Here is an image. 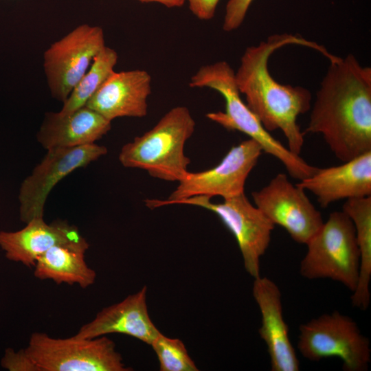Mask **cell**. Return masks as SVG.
<instances>
[{"label":"cell","mask_w":371,"mask_h":371,"mask_svg":"<svg viewBox=\"0 0 371 371\" xmlns=\"http://www.w3.org/2000/svg\"><path fill=\"white\" fill-rule=\"evenodd\" d=\"M251 195L255 205L297 243L306 245L324 223L305 190L293 184L284 173H278Z\"/></svg>","instance_id":"12"},{"label":"cell","mask_w":371,"mask_h":371,"mask_svg":"<svg viewBox=\"0 0 371 371\" xmlns=\"http://www.w3.org/2000/svg\"><path fill=\"white\" fill-rule=\"evenodd\" d=\"M297 348L306 359L337 357L345 371H366L371 359L369 339L350 317L335 311L301 324Z\"/></svg>","instance_id":"6"},{"label":"cell","mask_w":371,"mask_h":371,"mask_svg":"<svg viewBox=\"0 0 371 371\" xmlns=\"http://www.w3.org/2000/svg\"><path fill=\"white\" fill-rule=\"evenodd\" d=\"M147 286L122 301L104 308L90 322L82 326L75 336L95 338L112 333L124 334L150 345L161 333L149 315Z\"/></svg>","instance_id":"15"},{"label":"cell","mask_w":371,"mask_h":371,"mask_svg":"<svg viewBox=\"0 0 371 371\" xmlns=\"http://www.w3.org/2000/svg\"><path fill=\"white\" fill-rule=\"evenodd\" d=\"M47 150L44 158L23 180L19 189L20 218L25 223L43 217L47 198L60 180L107 153L105 146L95 143Z\"/></svg>","instance_id":"11"},{"label":"cell","mask_w":371,"mask_h":371,"mask_svg":"<svg viewBox=\"0 0 371 371\" xmlns=\"http://www.w3.org/2000/svg\"><path fill=\"white\" fill-rule=\"evenodd\" d=\"M288 45H300L313 49L330 58L332 54L319 44L289 34H274L257 45L246 48L235 80L240 93L245 95L247 106L258 117L267 131L280 130L288 148L299 155L304 133L297 122V117L311 109V94L301 86L278 82L268 69L270 56Z\"/></svg>","instance_id":"2"},{"label":"cell","mask_w":371,"mask_h":371,"mask_svg":"<svg viewBox=\"0 0 371 371\" xmlns=\"http://www.w3.org/2000/svg\"><path fill=\"white\" fill-rule=\"evenodd\" d=\"M80 235L78 229L65 221L46 223L43 217L35 218L16 232H0V247L12 261L34 267L37 259L56 244Z\"/></svg>","instance_id":"18"},{"label":"cell","mask_w":371,"mask_h":371,"mask_svg":"<svg viewBox=\"0 0 371 371\" xmlns=\"http://www.w3.org/2000/svg\"><path fill=\"white\" fill-rule=\"evenodd\" d=\"M177 204L203 207L216 214L234 235L246 271L254 278L260 276V258L267 251L275 225L241 193L214 203L211 199L195 196Z\"/></svg>","instance_id":"9"},{"label":"cell","mask_w":371,"mask_h":371,"mask_svg":"<svg viewBox=\"0 0 371 371\" xmlns=\"http://www.w3.org/2000/svg\"><path fill=\"white\" fill-rule=\"evenodd\" d=\"M342 211L352 221L360 254L358 283L351 296L352 304L366 310L370 302L371 196L347 199Z\"/></svg>","instance_id":"20"},{"label":"cell","mask_w":371,"mask_h":371,"mask_svg":"<svg viewBox=\"0 0 371 371\" xmlns=\"http://www.w3.org/2000/svg\"><path fill=\"white\" fill-rule=\"evenodd\" d=\"M40 371H128L115 344L106 336L54 338L31 335L26 348Z\"/></svg>","instance_id":"7"},{"label":"cell","mask_w":371,"mask_h":371,"mask_svg":"<svg viewBox=\"0 0 371 371\" xmlns=\"http://www.w3.org/2000/svg\"><path fill=\"white\" fill-rule=\"evenodd\" d=\"M190 10L200 20L212 19L220 0H186Z\"/></svg>","instance_id":"25"},{"label":"cell","mask_w":371,"mask_h":371,"mask_svg":"<svg viewBox=\"0 0 371 371\" xmlns=\"http://www.w3.org/2000/svg\"><path fill=\"white\" fill-rule=\"evenodd\" d=\"M111 123L86 105L66 115L48 112L36 137L46 150L93 144L110 131Z\"/></svg>","instance_id":"17"},{"label":"cell","mask_w":371,"mask_h":371,"mask_svg":"<svg viewBox=\"0 0 371 371\" xmlns=\"http://www.w3.org/2000/svg\"><path fill=\"white\" fill-rule=\"evenodd\" d=\"M105 46L102 27L82 24L45 52L43 68L52 96L64 102Z\"/></svg>","instance_id":"10"},{"label":"cell","mask_w":371,"mask_h":371,"mask_svg":"<svg viewBox=\"0 0 371 371\" xmlns=\"http://www.w3.org/2000/svg\"><path fill=\"white\" fill-rule=\"evenodd\" d=\"M138 1L143 3H150V2L159 3L169 8L181 7L186 2V0H138Z\"/></svg>","instance_id":"26"},{"label":"cell","mask_w":371,"mask_h":371,"mask_svg":"<svg viewBox=\"0 0 371 371\" xmlns=\"http://www.w3.org/2000/svg\"><path fill=\"white\" fill-rule=\"evenodd\" d=\"M306 133L321 134L342 162L371 151L370 67L352 54L330 61Z\"/></svg>","instance_id":"1"},{"label":"cell","mask_w":371,"mask_h":371,"mask_svg":"<svg viewBox=\"0 0 371 371\" xmlns=\"http://www.w3.org/2000/svg\"><path fill=\"white\" fill-rule=\"evenodd\" d=\"M262 152L252 139L243 141L233 146L216 166L201 172H189L168 199H146V205L155 209L195 196L210 199L219 196L224 199L243 193L246 180Z\"/></svg>","instance_id":"8"},{"label":"cell","mask_w":371,"mask_h":371,"mask_svg":"<svg viewBox=\"0 0 371 371\" xmlns=\"http://www.w3.org/2000/svg\"><path fill=\"white\" fill-rule=\"evenodd\" d=\"M117 54L112 48L104 46L94 57L89 69L74 87L63 102L60 115L70 113L86 105L106 78L114 71Z\"/></svg>","instance_id":"21"},{"label":"cell","mask_w":371,"mask_h":371,"mask_svg":"<svg viewBox=\"0 0 371 371\" xmlns=\"http://www.w3.org/2000/svg\"><path fill=\"white\" fill-rule=\"evenodd\" d=\"M1 365L9 371H40L25 349L14 351L8 348L1 359Z\"/></svg>","instance_id":"24"},{"label":"cell","mask_w":371,"mask_h":371,"mask_svg":"<svg viewBox=\"0 0 371 371\" xmlns=\"http://www.w3.org/2000/svg\"><path fill=\"white\" fill-rule=\"evenodd\" d=\"M155 352L161 371H197L183 342L160 333L150 345Z\"/></svg>","instance_id":"22"},{"label":"cell","mask_w":371,"mask_h":371,"mask_svg":"<svg viewBox=\"0 0 371 371\" xmlns=\"http://www.w3.org/2000/svg\"><path fill=\"white\" fill-rule=\"evenodd\" d=\"M151 76L145 70L113 71L86 106L109 121L121 117H142L148 113Z\"/></svg>","instance_id":"14"},{"label":"cell","mask_w":371,"mask_h":371,"mask_svg":"<svg viewBox=\"0 0 371 371\" xmlns=\"http://www.w3.org/2000/svg\"><path fill=\"white\" fill-rule=\"evenodd\" d=\"M88 248V243L80 234L55 245L37 259L34 276L58 284H78L83 289L90 286L95 282L96 273L85 262Z\"/></svg>","instance_id":"19"},{"label":"cell","mask_w":371,"mask_h":371,"mask_svg":"<svg viewBox=\"0 0 371 371\" xmlns=\"http://www.w3.org/2000/svg\"><path fill=\"white\" fill-rule=\"evenodd\" d=\"M306 245L307 251L300 266L302 277L329 278L341 283L352 293L355 290L360 254L354 225L345 212L330 213Z\"/></svg>","instance_id":"5"},{"label":"cell","mask_w":371,"mask_h":371,"mask_svg":"<svg viewBox=\"0 0 371 371\" xmlns=\"http://www.w3.org/2000/svg\"><path fill=\"white\" fill-rule=\"evenodd\" d=\"M191 87L212 89L221 94L225 102V111L211 112L206 117L229 131H238L256 141L262 151L278 159L289 174L300 181L313 175L318 168L293 153L267 131L258 117L240 95L235 71L225 61L203 65L191 77Z\"/></svg>","instance_id":"3"},{"label":"cell","mask_w":371,"mask_h":371,"mask_svg":"<svg viewBox=\"0 0 371 371\" xmlns=\"http://www.w3.org/2000/svg\"><path fill=\"white\" fill-rule=\"evenodd\" d=\"M195 124L187 107H173L151 129L124 145L119 161L124 167L144 170L153 177L179 182L189 172L190 159L184 147Z\"/></svg>","instance_id":"4"},{"label":"cell","mask_w":371,"mask_h":371,"mask_svg":"<svg viewBox=\"0 0 371 371\" xmlns=\"http://www.w3.org/2000/svg\"><path fill=\"white\" fill-rule=\"evenodd\" d=\"M254 0H229L225 7L223 29L232 32L243 23L248 9Z\"/></svg>","instance_id":"23"},{"label":"cell","mask_w":371,"mask_h":371,"mask_svg":"<svg viewBox=\"0 0 371 371\" xmlns=\"http://www.w3.org/2000/svg\"><path fill=\"white\" fill-rule=\"evenodd\" d=\"M297 185L313 193L323 208L341 199L371 196V151L339 166L317 168Z\"/></svg>","instance_id":"16"},{"label":"cell","mask_w":371,"mask_h":371,"mask_svg":"<svg viewBox=\"0 0 371 371\" xmlns=\"http://www.w3.org/2000/svg\"><path fill=\"white\" fill-rule=\"evenodd\" d=\"M254 279L252 294L261 314L258 333L267 346L271 370L298 371L300 361L284 319L280 290L267 277Z\"/></svg>","instance_id":"13"}]
</instances>
